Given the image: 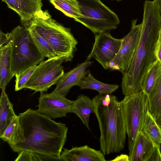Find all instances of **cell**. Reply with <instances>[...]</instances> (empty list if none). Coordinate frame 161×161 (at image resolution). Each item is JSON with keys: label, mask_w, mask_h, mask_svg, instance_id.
<instances>
[{"label": "cell", "mask_w": 161, "mask_h": 161, "mask_svg": "<svg viewBox=\"0 0 161 161\" xmlns=\"http://www.w3.org/2000/svg\"><path fill=\"white\" fill-rule=\"evenodd\" d=\"M20 17L24 27H28L36 14L42 10L43 4L37 0H2Z\"/></svg>", "instance_id": "13"}, {"label": "cell", "mask_w": 161, "mask_h": 161, "mask_svg": "<svg viewBox=\"0 0 161 161\" xmlns=\"http://www.w3.org/2000/svg\"><path fill=\"white\" fill-rule=\"evenodd\" d=\"M94 110L92 99L84 95H80L76 99L72 101L71 113L76 114L88 130L90 115L94 113Z\"/></svg>", "instance_id": "17"}, {"label": "cell", "mask_w": 161, "mask_h": 161, "mask_svg": "<svg viewBox=\"0 0 161 161\" xmlns=\"http://www.w3.org/2000/svg\"><path fill=\"white\" fill-rule=\"evenodd\" d=\"M111 161H129V156L126 154H121L117 156L115 158Z\"/></svg>", "instance_id": "32"}, {"label": "cell", "mask_w": 161, "mask_h": 161, "mask_svg": "<svg viewBox=\"0 0 161 161\" xmlns=\"http://www.w3.org/2000/svg\"><path fill=\"white\" fill-rule=\"evenodd\" d=\"M17 115L13 104L10 102L5 91H2L0 99V136Z\"/></svg>", "instance_id": "19"}, {"label": "cell", "mask_w": 161, "mask_h": 161, "mask_svg": "<svg viewBox=\"0 0 161 161\" xmlns=\"http://www.w3.org/2000/svg\"><path fill=\"white\" fill-rule=\"evenodd\" d=\"M158 11L161 17V0H156Z\"/></svg>", "instance_id": "33"}, {"label": "cell", "mask_w": 161, "mask_h": 161, "mask_svg": "<svg viewBox=\"0 0 161 161\" xmlns=\"http://www.w3.org/2000/svg\"><path fill=\"white\" fill-rule=\"evenodd\" d=\"M161 74V63L157 60L150 66L141 82V91L148 96Z\"/></svg>", "instance_id": "20"}, {"label": "cell", "mask_w": 161, "mask_h": 161, "mask_svg": "<svg viewBox=\"0 0 161 161\" xmlns=\"http://www.w3.org/2000/svg\"><path fill=\"white\" fill-rule=\"evenodd\" d=\"M19 116L20 133L18 142L10 147L14 152L25 150L60 157L68 131L65 124L31 108Z\"/></svg>", "instance_id": "1"}, {"label": "cell", "mask_w": 161, "mask_h": 161, "mask_svg": "<svg viewBox=\"0 0 161 161\" xmlns=\"http://www.w3.org/2000/svg\"><path fill=\"white\" fill-rule=\"evenodd\" d=\"M40 161H63L61 157L53 156L41 155L38 154Z\"/></svg>", "instance_id": "31"}, {"label": "cell", "mask_w": 161, "mask_h": 161, "mask_svg": "<svg viewBox=\"0 0 161 161\" xmlns=\"http://www.w3.org/2000/svg\"><path fill=\"white\" fill-rule=\"evenodd\" d=\"M155 54L157 59L161 63V30L156 44Z\"/></svg>", "instance_id": "29"}, {"label": "cell", "mask_w": 161, "mask_h": 161, "mask_svg": "<svg viewBox=\"0 0 161 161\" xmlns=\"http://www.w3.org/2000/svg\"><path fill=\"white\" fill-rule=\"evenodd\" d=\"M15 161H40L38 154L24 150L19 153Z\"/></svg>", "instance_id": "27"}, {"label": "cell", "mask_w": 161, "mask_h": 161, "mask_svg": "<svg viewBox=\"0 0 161 161\" xmlns=\"http://www.w3.org/2000/svg\"><path fill=\"white\" fill-rule=\"evenodd\" d=\"M147 96L149 111L157 123L161 125V74L153 90Z\"/></svg>", "instance_id": "21"}, {"label": "cell", "mask_w": 161, "mask_h": 161, "mask_svg": "<svg viewBox=\"0 0 161 161\" xmlns=\"http://www.w3.org/2000/svg\"><path fill=\"white\" fill-rule=\"evenodd\" d=\"M63 60L58 56L48 58L37 66L36 69L23 86L34 92H47L53 85L57 84L64 74Z\"/></svg>", "instance_id": "8"}, {"label": "cell", "mask_w": 161, "mask_h": 161, "mask_svg": "<svg viewBox=\"0 0 161 161\" xmlns=\"http://www.w3.org/2000/svg\"><path fill=\"white\" fill-rule=\"evenodd\" d=\"M37 112L51 118L65 117L71 113L72 101L54 90L50 93L41 92Z\"/></svg>", "instance_id": "11"}, {"label": "cell", "mask_w": 161, "mask_h": 161, "mask_svg": "<svg viewBox=\"0 0 161 161\" xmlns=\"http://www.w3.org/2000/svg\"><path fill=\"white\" fill-rule=\"evenodd\" d=\"M9 42V33H4L1 30L0 31V47Z\"/></svg>", "instance_id": "30"}, {"label": "cell", "mask_w": 161, "mask_h": 161, "mask_svg": "<svg viewBox=\"0 0 161 161\" xmlns=\"http://www.w3.org/2000/svg\"><path fill=\"white\" fill-rule=\"evenodd\" d=\"M93 63L86 58L83 63L64 73L58 81L54 90L65 96L72 87L75 86H79L83 79L90 71L88 68Z\"/></svg>", "instance_id": "12"}, {"label": "cell", "mask_w": 161, "mask_h": 161, "mask_svg": "<svg viewBox=\"0 0 161 161\" xmlns=\"http://www.w3.org/2000/svg\"><path fill=\"white\" fill-rule=\"evenodd\" d=\"M83 17L74 20L95 34L109 32L120 23L117 15L100 0H77Z\"/></svg>", "instance_id": "6"}, {"label": "cell", "mask_w": 161, "mask_h": 161, "mask_svg": "<svg viewBox=\"0 0 161 161\" xmlns=\"http://www.w3.org/2000/svg\"><path fill=\"white\" fill-rule=\"evenodd\" d=\"M147 161H161L160 145H154L153 149Z\"/></svg>", "instance_id": "28"}, {"label": "cell", "mask_w": 161, "mask_h": 161, "mask_svg": "<svg viewBox=\"0 0 161 161\" xmlns=\"http://www.w3.org/2000/svg\"><path fill=\"white\" fill-rule=\"evenodd\" d=\"M37 66L30 67L22 72L15 75V91H17L23 88V86L36 69Z\"/></svg>", "instance_id": "26"}, {"label": "cell", "mask_w": 161, "mask_h": 161, "mask_svg": "<svg viewBox=\"0 0 161 161\" xmlns=\"http://www.w3.org/2000/svg\"><path fill=\"white\" fill-rule=\"evenodd\" d=\"M38 0V1H39L41 2V1H42V0Z\"/></svg>", "instance_id": "35"}, {"label": "cell", "mask_w": 161, "mask_h": 161, "mask_svg": "<svg viewBox=\"0 0 161 161\" xmlns=\"http://www.w3.org/2000/svg\"><path fill=\"white\" fill-rule=\"evenodd\" d=\"M139 41L127 70L123 75L121 87L125 95L141 91V82L150 65L157 59L155 48L161 30V17L157 2L146 0Z\"/></svg>", "instance_id": "2"}, {"label": "cell", "mask_w": 161, "mask_h": 161, "mask_svg": "<svg viewBox=\"0 0 161 161\" xmlns=\"http://www.w3.org/2000/svg\"><path fill=\"white\" fill-rule=\"evenodd\" d=\"M55 8L74 20L83 17L77 0H49Z\"/></svg>", "instance_id": "23"}, {"label": "cell", "mask_w": 161, "mask_h": 161, "mask_svg": "<svg viewBox=\"0 0 161 161\" xmlns=\"http://www.w3.org/2000/svg\"><path fill=\"white\" fill-rule=\"evenodd\" d=\"M136 22L137 19L132 20L130 31L122 38L118 53L108 65L109 69L118 70L122 75L129 67L140 39L142 24L136 25Z\"/></svg>", "instance_id": "9"}, {"label": "cell", "mask_w": 161, "mask_h": 161, "mask_svg": "<svg viewBox=\"0 0 161 161\" xmlns=\"http://www.w3.org/2000/svg\"><path fill=\"white\" fill-rule=\"evenodd\" d=\"M9 42L12 47L11 69L15 76L36 66L46 58L36 44L28 28L15 27L9 33Z\"/></svg>", "instance_id": "5"}, {"label": "cell", "mask_w": 161, "mask_h": 161, "mask_svg": "<svg viewBox=\"0 0 161 161\" xmlns=\"http://www.w3.org/2000/svg\"><path fill=\"white\" fill-rule=\"evenodd\" d=\"M92 100L100 130L101 151L104 155L121 152L124 148L127 133L120 102L111 94H99Z\"/></svg>", "instance_id": "3"}, {"label": "cell", "mask_w": 161, "mask_h": 161, "mask_svg": "<svg viewBox=\"0 0 161 161\" xmlns=\"http://www.w3.org/2000/svg\"><path fill=\"white\" fill-rule=\"evenodd\" d=\"M122 38L113 37L109 32L95 34L92 50L87 58H94L103 69H109L108 64L114 59L120 47Z\"/></svg>", "instance_id": "10"}, {"label": "cell", "mask_w": 161, "mask_h": 161, "mask_svg": "<svg viewBox=\"0 0 161 161\" xmlns=\"http://www.w3.org/2000/svg\"><path fill=\"white\" fill-rule=\"evenodd\" d=\"M128 138L129 153L138 133L142 130L144 119L149 111L147 95L143 91L125 95L120 101Z\"/></svg>", "instance_id": "7"}, {"label": "cell", "mask_w": 161, "mask_h": 161, "mask_svg": "<svg viewBox=\"0 0 161 161\" xmlns=\"http://www.w3.org/2000/svg\"><path fill=\"white\" fill-rule=\"evenodd\" d=\"M28 28L36 44L46 57L50 58L57 56L51 46L44 38L33 29Z\"/></svg>", "instance_id": "25"}, {"label": "cell", "mask_w": 161, "mask_h": 161, "mask_svg": "<svg viewBox=\"0 0 161 161\" xmlns=\"http://www.w3.org/2000/svg\"><path fill=\"white\" fill-rule=\"evenodd\" d=\"M11 44L9 42L0 47V88L5 91L6 86L15 76L11 69Z\"/></svg>", "instance_id": "16"}, {"label": "cell", "mask_w": 161, "mask_h": 161, "mask_svg": "<svg viewBox=\"0 0 161 161\" xmlns=\"http://www.w3.org/2000/svg\"><path fill=\"white\" fill-rule=\"evenodd\" d=\"M20 133L19 115H16L7 127L0 138L11 147L18 141Z\"/></svg>", "instance_id": "24"}, {"label": "cell", "mask_w": 161, "mask_h": 161, "mask_svg": "<svg viewBox=\"0 0 161 161\" xmlns=\"http://www.w3.org/2000/svg\"><path fill=\"white\" fill-rule=\"evenodd\" d=\"M81 89H89L97 91L100 95L111 94L119 88L117 84H108L100 81L89 71L82 80L79 86Z\"/></svg>", "instance_id": "18"}, {"label": "cell", "mask_w": 161, "mask_h": 161, "mask_svg": "<svg viewBox=\"0 0 161 161\" xmlns=\"http://www.w3.org/2000/svg\"><path fill=\"white\" fill-rule=\"evenodd\" d=\"M115 0V1H117L119 2V1H121L122 0Z\"/></svg>", "instance_id": "34"}, {"label": "cell", "mask_w": 161, "mask_h": 161, "mask_svg": "<svg viewBox=\"0 0 161 161\" xmlns=\"http://www.w3.org/2000/svg\"><path fill=\"white\" fill-rule=\"evenodd\" d=\"M60 157L63 161H106L104 155L87 145L64 148Z\"/></svg>", "instance_id": "14"}, {"label": "cell", "mask_w": 161, "mask_h": 161, "mask_svg": "<svg viewBox=\"0 0 161 161\" xmlns=\"http://www.w3.org/2000/svg\"><path fill=\"white\" fill-rule=\"evenodd\" d=\"M142 131L153 145L161 144V129L149 111L146 114Z\"/></svg>", "instance_id": "22"}, {"label": "cell", "mask_w": 161, "mask_h": 161, "mask_svg": "<svg viewBox=\"0 0 161 161\" xmlns=\"http://www.w3.org/2000/svg\"><path fill=\"white\" fill-rule=\"evenodd\" d=\"M159 126H160V129H161V125H159Z\"/></svg>", "instance_id": "36"}, {"label": "cell", "mask_w": 161, "mask_h": 161, "mask_svg": "<svg viewBox=\"0 0 161 161\" xmlns=\"http://www.w3.org/2000/svg\"><path fill=\"white\" fill-rule=\"evenodd\" d=\"M28 27L33 29L44 38L57 56L64 62L72 60L77 50L78 42L70 29L53 19L47 10H41L36 13Z\"/></svg>", "instance_id": "4"}, {"label": "cell", "mask_w": 161, "mask_h": 161, "mask_svg": "<svg viewBox=\"0 0 161 161\" xmlns=\"http://www.w3.org/2000/svg\"><path fill=\"white\" fill-rule=\"evenodd\" d=\"M153 147L151 141L142 131H140L129 153V161H147Z\"/></svg>", "instance_id": "15"}]
</instances>
